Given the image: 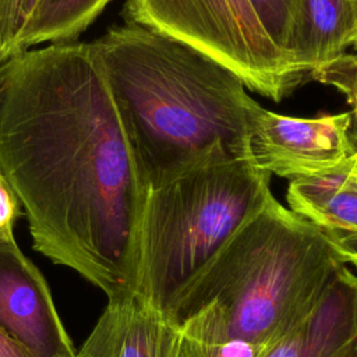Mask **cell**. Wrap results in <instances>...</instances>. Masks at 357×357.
I'll list each match as a JSON object with an SVG mask.
<instances>
[{
    "instance_id": "cell-13",
    "label": "cell",
    "mask_w": 357,
    "mask_h": 357,
    "mask_svg": "<svg viewBox=\"0 0 357 357\" xmlns=\"http://www.w3.org/2000/svg\"><path fill=\"white\" fill-rule=\"evenodd\" d=\"M273 343L197 337L181 333L178 357H264Z\"/></svg>"
},
{
    "instance_id": "cell-21",
    "label": "cell",
    "mask_w": 357,
    "mask_h": 357,
    "mask_svg": "<svg viewBox=\"0 0 357 357\" xmlns=\"http://www.w3.org/2000/svg\"><path fill=\"white\" fill-rule=\"evenodd\" d=\"M353 46L357 50V26H356V35H354V40H353Z\"/></svg>"
},
{
    "instance_id": "cell-6",
    "label": "cell",
    "mask_w": 357,
    "mask_h": 357,
    "mask_svg": "<svg viewBox=\"0 0 357 357\" xmlns=\"http://www.w3.org/2000/svg\"><path fill=\"white\" fill-rule=\"evenodd\" d=\"M353 120V110L301 119L257 103L248 117L251 158L259 169L290 181L325 174L354 153Z\"/></svg>"
},
{
    "instance_id": "cell-16",
    "label": "cell",
    "mask_w": 357,
    "mask_h": 357,
    "mask_svg": "<svg viewBox=\"0 0 357 357\" xmlns=\"http://www.w3.org/2000/svg\"><path fill=\"white\" fill-rule=\"evenodd\" d=\"M310 79H317L339 89L353 106L357 120V54H344L333 63L314 71Z\"/></svg>"
},
{
    "instance_id": "cell-12",
    "label": "cell",
    "mask_w": 357,
    "mask_h": 357,
    "mask_svg": "<svg viewBox=\"0 0 357 357\" xmlns=\"http://www.w3.org/2000/svg\"><path fill=\"white\" fill-rule=\"evenodd\" d=\"M112 0H40L21 42V52L38 45L75 40Z\"/></svg>"
},
{
    "instance_id": "cell-5",
    "label": "cell",
    "mask_w": 357,
    "mask_h": 357,
    "mask_svg": "<svg viewBox=\"0 0 357 357\" xmlns=\"http://www.w3.org/2000/svg\"><path fill=\"white\" fill-rule=\"evenodd\" d=\"M124 21L180 39L233 70L275 102L310 79L269 38L250 0H126Z\"/></svg>"
},
{
    "instance_id": "cell-15",
    "label": "cell",
    "mask_w": 357,
    "mask_h": 357,
    "mask_svg": "<svg viewBox=\"0 0 357 357\" xmlns=\"http://www.w3.org/2000/svg\"><path fill=\"white\" fill-rule=\"evenodd\" d=\"M40 0H0V52L4 59L21 52V42Z\"/></svg>"
},
{
    "instance_id": "cell-2",
    "label": "cell",
    "mask_w": 357,
    "mask_h": 357,
    "mask_svg": "<svg viewBox=\"0 0 357 357\" xmlns=\"http://www.w3.org/2000/svg\"><path fill=\"white\" fill-rule=\"evenodd\" d=\"M91 45L145 191L212 159L251 156L258 102L227 66L128 21Z\"/></svg>"
},
{
    "instance_id": "cell-18",
    "label": "cell",
    "mask_w": 357,
    "mask_h": 357,
    "mask_svg": "<svg viewBox=\"0 0 357 357\" xmlns=\"http://www.w3.org/2000/svg\"><path fill=\"white\" fill-rule=\"evenodd\" d=\"M0 357H33L32 353L7 331L0 328Z\"/></svg>"
},
{
    "instance_id": "cell-19",
    "label": "cell",
    "mask_w": 357,
    "mask_h": 357,
    "mask_svg": "<svg viewBox=\"0 0 357 357\" xmlns=\"http://www.w3.org/2000/svg\"><path fill=\"white\" fill-rule=\"evenodd\" d=\"M3 64H4V59L1 56V52H0V81H1V71H3Z\"/></svg>"
},
{
    "instance_id": "cell-4",
    "label": "cell",
    "mask_w": 357,
    "mask_h": 357,
    "mask_svg": "<svg viewBox=\"0 0 357 357\" xmlns=\"http://www.w3.org/2000/svg\"><path fill=\"white\" fill-rule=\"evenodd\" d=\"M251 156L199 163L149 188L131 250V297L163 315L236 230L272 195Z\"/></svg>"
},
{
    "instance_id": "cell-22",
    "label": "cell",
    "mask_w": 357,
    "mask_h": 357,
    "mask_svg": "<svg viewBox=\"0 0 357 357\" xmlns=\"http://www.w3.org/2000/svg\"><path fill=\"white\" fill-rule=\"evenodd\" d=\"M74 357H84V356H82V354H81V353H79V351H77V353H75V356H74Z\"/></svg>"
},
{
    "instance_id": "cell-3",
    "label": "cell",
    "mask_w": 357,
    "mask_h": 357,
    "mask_svg": "<svg viewBox=\"0 0 357 357\" xmlns=\"http://www.w3.org/2000/svg\"><path fill=\"white\" fill-rule=\"evenodd\" d=\"M346 258L273 195L165 315L183 335L273 343L319 304Z\"/></svg>"
},
{
    "instance_id": "cell-1",
    "label": "cell",
    "mask_w": 357,
    "mask_h": 357,
    "mask_svg": "<svg viewBox=\"0 0 357 357\" xmlns=\"http://www.w3.org/2000/svg\"><path fill=\"white\" fill-rule=\"evenodd\" d=\"M0 172L38 252L109 303L131 297L145 188L91 42L47 43L4 61Z\"/></svg>"
},
{
    "instance_id": "cell-14",
    "label": "cell",
    "mask_w": 357,
    "mask_h": 357,
    "mask_svg": "<svg viewBox=\"0 0 357 357\" xmlns=\"http://www.w3.org/2000/svg\"><path fill=\"white\" fill-rule=\"evenodd\" d=\"M269 38L283 52H290L291 35L300 0H250Z\"/></svg>"
},
{
    "instance_id": "cell-9",
    "label": "cell",
    "mask_w": 357,
    "mask_h": 357,
    "mask_svg": "<svg viewBox=\"0 0 357 357\" xmlns=\"http://www.w3.org/2000/svg\"><path fill=\"white\" fill-rule=\"evenodd\" d=\"M357 273L343 266L314 311L264 357H354Z\"/></svg>"
},
{
    "instance_id": "cell-11",
    "label": "cell",
    "mask_w": 357,
    "mask_h": 357,
    "mask_svg": "<svg viewBox=\"0 0 357 357\" xmlns=\"http://www.w3.org/2000/svg\"><path fill=\"white\" fill-rule=\"evenodd\" d=\"M357 26V0H300L290 52L311 74L346 54Z\"/></svg>"
},
{
    "instance_id": "cell-7",
    "label": "cell",
    "mask_w": 357,
    "mask_h": 357,
    "mask_svg": "<svg viewBox=\"0 0 357 357\" xmlns=\"http://www.w3.org/2000/svg\"><path fill=\"white\" fill-rule=\"evenodd\" d=\"M0 328L33 357H74L49 284L15 240L0 243Z\"/></svg>"
},
{
    "instance_id": "cell-10",
    "label": "cell",
    "mask_w": 357,
    "mask_h": 357,
    "mask_svg": "<svg viewBox=\"0 0 357 357\" xmlns=\"http://www.w3.org/2000/svg\"><path fill=\"white\" fill-rule=\"evenodd\" d=\"M180 331L135 297L107 303L84 342V357H178Z\"/></svg>"
},
{
    "instance_id": "cell-8",
    "label": "cell",
    "mask_w": 357,
    "mask_h": 357,
    "mask_svg": "<svg viewBox=\"0 0 357 357\" xmlns=\"http://www.w3.org/2000/svg\"><path fill=\"white\" fill-rule=\"evenodd\" d=\"M289 208L310 220L357 268V146L354 153L331 172L291 180Z\"/></svg>"
},
{
    "instance_id": "cell-17",
    "label": "cell",
    "mask_w": 357,
    "mask_h": 357,
    "mask_svg": "<svg viewBox=\"0 0 357 357\" xmlns=\"http://www.w3.org/2000/svg\"><path fill=\"white\" fill-rule=\"evenodd\" d=\"M21 216V204L6 176L0 172V243L14 241V226Z\"/></svg>"
},
{
    "instance_id": "cell-20",
    "label": "cell",
    "mask_w": 357,
    "mask_h": 357,
    "mask_svg": "<svg viewBox=\"0 0 357 357\" xmlns=\"http://www.w3.org/2000/svg\"><path fill=\"white\" fill-rule=\"evenodd\" d=\"M356 273H357V268H356ZM354 357H357V331H356V342H354Z\"/></svg>"
}]
</instances>
